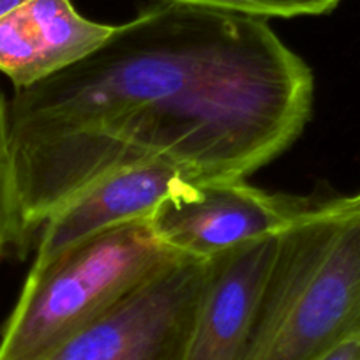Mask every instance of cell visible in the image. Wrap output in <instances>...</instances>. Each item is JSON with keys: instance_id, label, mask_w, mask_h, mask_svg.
Wrapping results in <instances>:
<instances>
[{"instance_id": "2", "label": "cell", "mask_w": 360, "mask_h": 360, "mask_svg": "<svg viewBox=\"0 0 360 360\" xmlns=\"http://www.w3.org/2000/svg\"><path fill=\"white\" fill-rule=\"evenodd\" d=\"M179 259L143 219L32 265L2 332L0 360H44Z\"/></svg>"}, {"instance_id": "5", "label": "cell", "mask_w": 360, "mask_h": 360, "mask_svg": "<svg viewBox=\"0 0 360 360\" xmlns=\"http://www.w3.org/2000/svg\"><path fill=\"white\" fill-rule=\"evenodd\" d=\"M309 203L266 193L245 179L188 182L159 203L148 226L175 255L210 259L242 242L278 233Z\"/></svg>"}, {"instance_id": "6", "label": "cell", "mask_w": 360, "mask_h": 360, "mask_svg": "<svg viewBox=\"0 0 360 360\" xmlns=\"http://www.w3.org/2000/svg\"><path fill=\"white\" fill-rule=\"evenodd\" d=\"M188 182L195 180L166 162L131 166L105 176L43 224L34 265L113 228L148 219L166 196Z\"/></svg>"}, {"instance_id": "11", "label": "cell", "mask_w": 360, "mask_h": 360, "mask_svg": "<svg viewBox=\"0 0 360 360\" xmlns=\"http://www.w3.org/2000/svg\"><path fill=\"white\" fill-rule=\"evenodd\" d=\"M318 360H360V332L346 338Z\"/></svg>"}, {"instance_id": "10", "label": "cell", "mask_w": 360, "mask_h": 360, "mask_svg": "<svg viewBox=\"0 0 360 360\" xmlns=\"http://www.w3.org/2000/svg\"><path fill=\"white\" fill-rule=\"evenodd\" d=\"M165 2L265 20L327 15L338 8L341 0H165Z\"/></svg>"}, {"instance_id": "1", "label": "cell", "mask_w": 360, "mask_h": 360, "mask_svg": "<svg viewBox=\"0 0 360 360\" xmlns=\"http://www.w3.org/2000/svg\"><path fill=\"white\" fill-rule=\"evenodd\" d=\"M311 68L262 18L165 2L8 99L27 238L105 176L166 162L248 179L311 119Z\"/></svg>"}, {"instance_id": "7", "label": "cell", "mask_w": 360, "mask_h": 360, "mask_svg": "<svg viewBox=\"0 0 360 360\" xmlns=\"http://www.w3.org/2000/svg\"><path fill=\"white\" fill-rule=\"evenodd\" d=\"M113 30L79 15L71 0H29L0 18V72L25 89L89 57Z\"/></svg>"}, {"instance_id": "12", "label": "cell", "mask_w": 360, "mask_h": 360, "mask_svg": "<svg viewBox=\"0 0 360 360\" xmlns=\"http://www.w3.org/2000/svg\"><path fill=\"white\" fill-rule=\"evenodd\" d=\"M29 0H0V18L8 13H11L13 9L20 8L22 4H25Z\"/></svg>"}, {"instance_id": "8", "label": "cell", "mask_w": 360, "mask_h": 360, "mask_svg": "<svg viewBox=\"0 0 360 360\" xmlns=\"http://www.w3.org/2000/svg\"><path fill=\"white\" fill-rule=\"evenodd\" d=\"M278 235L242 242L214 256L186 360H248L252 318L276 255Z\"/></svg>"}, {"instance_id": "9", "label": "cell", "mask_w": 360, "mask_h": 360, "mask_svg": "<svg viewBox=\"0 0 360 360\" xmlns=\"http://www.w3.org/2000/svg\"><path fill=\"white\" fill-rule=\"evenodd\" d=\"M18 186L8 127V98L0 89V259L11 248L25 244Z\"/></svg>"}, {"instance_id": "4", "label": "cell", "mask_w": 360, "mask_h": 360, "mask_svg": "<svg viewBox=\"0 0 360 360\" xmlns=\"http://www.w3.org/2000/svg\"><path fill=\"white\" fill-rule=\"evenodd\" d=\"M360 332V191L339 196L330 233L295 300L255 360H318Z\"/></svg>"}, {"instance_id": "3", "label": "cell", "mask_w": 360, "mask_h": 360, "mask_svg": "<svg viewBox=\"0 0 360 360\" xmlns=\"http://www.w3.org/2000/svg\"><path fill=\"white\" fill-rule=\"evenodd\" d=\"M212 259L182 258L44 360H186Z\"/></svg>"}]
</instances>
